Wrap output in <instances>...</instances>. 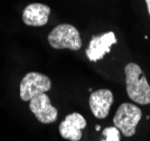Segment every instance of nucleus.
Wrapping results in <instances>:
<instances>
[{"instance_id": "nucleus-1", "label": "nucleus", "mask_w": 150, "mask_h": 141, "mask_svg": "<svg viewBox=\"0 0 150 141\" xmlns=\"http://www.w3.org/2000/svg\"><path fill=\"white\" fill-rule=\"evenodd\" d=\"M127 94L140 105L150 104V85L144 71L136 63H129L125 67Z\"/></svg>"}, {"instance_id": "nucleus-2", "label": "nucleus", "mask_w": 150, "mask_h": 141, "mask_svg": "<svg viewBox=\"0 0 150 141\" xmlns=\"http://www.w3.org/2000/svg\"><path fill=\"white\" fill-rule=\"evenodd\" d=\"M50 45L55 49L79 50L82 47V39L79 30L69 24L56 26L47 37Z\"/></svg>"}, {"instance_id": "nucleus-3", "label": "nucleus", "mask_w": 150, "mask_h": 141, "mask_svg": "<svg viewBox=\"0 0 150 141\" xmlns=\"http://www.w3.org/2000/svg\"><path fill=\"white\" fill-rule=\"evenodd\" d=\"M142 112L137 105L132 103H122L113 118L114 127L122 132L125 137H132L136 133L138 123L140 122Z\"/></svg>"}, {"instance_id": "nucleus-4", "label": "nucleus", "mask_w": 150, "mask_h": 141, "mask_svg": "<svg viewBox=\"0 0 150 141\" xmlns=\"http://www.w3.org/2000/svg\"><path fill=\"white\" fill-rule=\"evenodd\" d=\"M52 87L50 77L42 73L29 72L20 82V98L23 101H30L40 93H46Z\"/></svg>"}, {"instance_id": "nucleus-5", "label": "nucleus", "mask_w": 150, "mask_h": 141, "mask_svg": "<svg viewBox=\"0 0 150 141\" xmlns=\"http://www.w3.org/2000/svg\"><path fill=\"white\" fill-rule=\"evenodd\" d=\"M29 109L39 122L44 124L54 123L57 120L58 112L50 103V98L46 93H40L29 101Z\"/></svg>"}, {"instance_id": "nucleus-6", "label": "nucleus", "mask_w": 150, "mask_h": 141, "mask_svg": "<svg viewBox=\"0 0 150 141\" xmlns=\"http://www.w3.org/2000/svg\"><path fill=\"white\" fill-rule=\"evenodd\" d=\"M118 43L113 31H109L100 36H93L85 50V55L91 62H99L105 54L111 52V46Z\"/></svg>"}, {"instance_id": "nucleus-7", "label": "nucleus", "mask_w": 150, "mask_h": 141, "mask_svg": "<svg viewBox=\"0 0 150 141\" xmlns=\"http://www.w3.org/2000/svg\"><path fill=\"white\" fill-rule=\"evenodd\" d=\"M86 127V120L82 114L71 113L59 123L58 131L62 138L69 141H80L82 139V130Z\"/></svg>"}, {"instance_id": "nucleus-8", "label": "nucleus", "mask_w": 150, "mask_h": 141, "mask_svg": "<svg viewBox=\"0 0 150 141\" xmlns=\"http://www.w3.org/2000/svg\"><path fill=\"white\" fill-rule=\"evenodd\" d=\"M113 101V93L110 90L102 89L91 93L88 103L94 117L98 119H105L110 112Z\"/></svg>"}, {"instance_id": "nucleus-9", "label": "nucleus", "mask_w": 150, "mask_h": 141, "mask_svg": "<svg viewBox=\"0 0 150 141\" xmlns=\"http://www.w3.org/2000/svg\"><path fill=\"white\" fill-rule=\"evenodd\" d=\"M50 8L44 4H30L23 12V21L31 27H42L48 21Z\"/></svg>"}, {"instance_id": "nucleus-10", "label": "nucleus", "mask_w": 150, "mask_h": 141, "mask_svg": "<svg viewBox=\"0 0 150 141\" xmlns=\"http://www.w3.org/2000/svg\"><path fill=\"white\" fill-rule=\"evenodd\" d=\"M104 139L101 141H120V130L117 127H109L102 130Z\"/></svg>"}, {"instance_id": "nucleus-11", "label": "nucleus", "mask_w": 150, "mask_h": 141, "mask_svg": "<svg viewBox=\"0 0 150 141\" xmlns=\"http://www.w3.org/2000/svg\"><path fill=\"white\" fill-rule=\"evenodd\" d=\"M146 1V5H147V9H148V13L150 16V0H144Z\"/></svg>"}, {"instance_id": "nucleus-12", "label": "nucleus", "mask_w": 150, "mask_h": 141, "mask_svg": "<svg viewBox=\"0 0 150 141\" xmlns=\"http://www.w3.org/2000/svg\"><path fill=\"white\" fill-rule=\"evenodd\" d=\"M95 130H96V131H100V130H101V128H100V125H99V124L95 127Z\"/></svg>"}]
</instances>
